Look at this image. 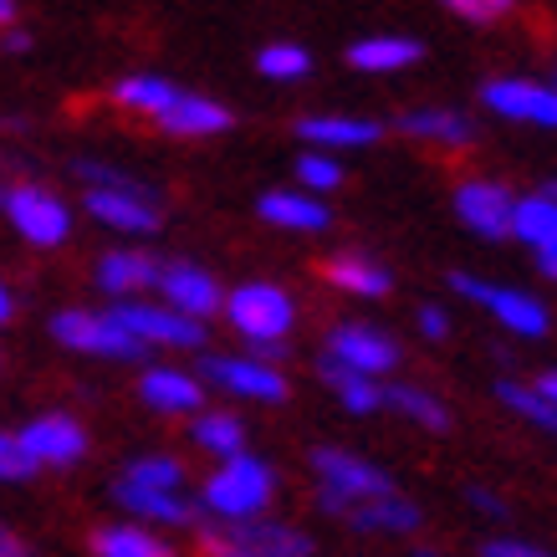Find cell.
Returning a JSON list of instances; mask_svg holds the SVG:
<instances>
[{
    "label": "cell",
    "mask_w": 557,
    "mask_h": 557,
    "mask_svg": "<svg viewBox=\"0 0 557 557\" xmlns=\"http://www.w3.org/2000/svg\"><path fill=\"white\" fill-rule=\"evenodd\" d=\"M256 72L271 83H302L312 72V51L297 47V41H271V47L256 51Z\"/></svg>",
    "instance_id": "33"
},
{
    "label": "cell",
    "mask_w": 557,
    "mask_h": 557,
    "mask_svg": "<svg viewBox=\"0 0 557 557\" xmlns=\"http://www.w3.org/2000/svg\"><path fill=\"white\" fill-rule=\"evenodd\" d=\"M113 318L144 348H205V322H189L164 302H113Z\"/></svg>",
    "instance_id": "12"
},
{
    "label": "cell",
    "mask_w": 557,
    "mask_h": 557,
    "mask_svg": "<svg viewBox=\"0 0 557 557\" xmlns=\"http://www.w3.org/2000/svg\"><path fill=\"white\" fill-rule=\"evenodd\" d=\"M16 440H21V450L32 456L36 471H72V466L92 450V440H87L83 420H77V414H62V409L26 420L16 430Z\"/></svg>",
    "instance_id": "8"
},
{
    "label": "cell",
    "mask_w": 557,
    "mask_h": 557,
    "mask_svg": "<svg viewBox=\"0 0 557 557\" xmlns=\"http://www.w3.org/2000/svg\"><path fill=\"white\" fill-rule=\"evenodd\" d=\"M195 445H200L205 456L215 460H236L246 456V424L236 420V414H225V409H205V414H195Z\"/></svg>",
    "instance_id": "29"
},
{
    "label": "cell",
    "mask_w": 557,
    "mask_h": 557,
    "mask_svg": "<svg viewBox=\"0 0 557 557\" xmlns=\"http://www.w3.org/2000/svg\"><path fill=\"white\" fill-rule=\"evenodd\" d=\"M200 379L225 388V394H236V399H256V405H282L292 394L287 379L271 369V363H261V358H236V354H205Z\"/></svg>",
    "instance_id": "10"
},
{
    "label": "cell",
    "mask_w": 557,
    "mask_h": 557,
    "mask_svg": "<svg viewBox=\"0 0 557 557\" xmlns=\"http://www.w3.org/2000/svg\"><path fill=\"white\" fill-rule=\"evenodd\" d=\"M113 486H128V491H185V466L174 456H138L123 466V475Z\"/></svg>",
    "instance_id": "31"
},
{
    "label": "cell",
    "mask_w": 557,
    "mask_h": 557,
    "mask_svg": "<svg viewBox=\"0 0 557 557\" xmlns=\"http://www.w3.org/2000/svg\"><path fill=\"white\" fill-rule=\"evenodd\" d=\"M511 236L522 240V246H532L537 267L557 282V200H547L542 189L537 195H522L517 210H511Z\"/></svg>",
    "instance_id": "17"
},
{
    "label": "cell",
    "mask_w": 557,
    "mask_h": 557,
    "mask_svg": "<svg viewBox=\"0 0 557 557\" xmlns=\"http://www.w3.org/2000/svg\"><path fill=\"white\" fill-rule=\"evenodd\" d=\"M51 338L62 343V348H72V354H92V358H119V363H128V358H144L149 348L123 327L119 318H113V307L108 312H92V307H62V312H51Z\"/></svg>",
    "instance_id": "4"
},
{
    "label": "cell",
    "mask_w": 557,
    "mask_h": 557,
    "mask_svg": "<svg viewBox=\"0 0 557 557\" xmlns=\"http://www.w3.org/2000/svg\"><path fill=\"white\" fill-rule=\"evenodd\" d=\"M0 215L11 220V231H16L26 246H36V251H57V246H67V236H72L67 200H62V195H51L47 185H32V180L5 185V205H0Z\"/></svg>",
    "instance_id": "5"
},
{
    "label": "cell",
    "mask_w": 557,
    "mask_h": 557,
    "mask_svg": "<svg viewBox=\"0 0 557 557\" xmlns=\"http://www.w3.org/2000/svg\"><path fill=\"white\" fill-rule=\"evenodd\" d=\"M466 502H471V507H481L486 517H502V511H507V507H502V496H496V491H481V486L466 491Z\"/></svg>",
    "instance_id": "42"
},
{
    "label": "cell",
    "mask_w": 557,
    "mask_h": 557,
    "mask_svg": "<svg viewBox=\"0 0 557 557\" xmlns=\"http://www.w3.org/2000/svg\"><path fill=\"white\" fill-rule=\"evenodd\" d=\"M271 496H276V471L246 450L236 460H220V471L200 486V507L215 522H261Z\"/></svg>",
    "instance_id": "2"
},
{
    "label": "cell",
    "mask_w": 557,
    "mask_h": 557,
    "mask_svg": "<svg viewBox=\"0 0 557 557\" xmlns=\"http://www.w3.org/2000/svg\"><path fill=\"white\" fill-rule=\"evenodd\" d=\"M138 399L159 414H205V384L185 369H144Z\"/></svg>",
    "instance_id": "18"
},
{
    "label": "cell",
    "mask_w": 557,
    "mask_h": 557,
    "mask_svg": "<svg viewBox=\"0 0 557 557\" xmlns=\"http://www.w3.org/2000/svg\"><path fill=\"white\" fill-rule=\"evenodd\" d=\"M318 373H322V384L338 394V405L348 409V414H373V409L384 405V388L373 384V379H363V373H348V369H338V363H327V358L318 363Z\"/></svg>",
    "instance_id": "30"
},
{
    "label": "cell",
    "mask_w": 557,
    "mask_h": 557,
    "mask_svg": "<svg viewBox=\"0 0 557 557\" xmlns=\"http://www.w3.org/2000/svg\"><path fill=\"white\" fill-rule=\"evenodd\" d=\"M185 87H174L170 77H159V72H128L113 83V102L128 108V113H144V119H159V113H170V102L180 98Z\"/></svg>",
    "instance_id": "28"
},
{
    "label": "cell",
    "mask_w": 557,
    "mask_h": 557,
    "mask_svg": "<svg viewBox=\"0 0 557 557\" xmlns=\"http://www.w3.org/2000/svg\"><path fill=\"white\" fill-rule=\"evenodd\" d=\"M384 405H394L399 414H409L420 430H435V435L450 424V409L440 405L435 394H424V388H414V384H388L384 388Z\"/></svg>",
    "instance_id": "32"
},
{
    "label": "cell",
    "mask_w": 557,
    "mask_h": 557,
    "mask_svg": "<svg viewBox=\"0 0 557 557\" xmlns=\"http://www.w3.org/2000/svg\"><path fill=\"white\" fill-rule=\"evenodd\" d=\"M553 92H557V83H553Z\"/></svg>",
    "instance_id": "48"
},
{
    "label": "cell",
    "mask_w": 557,
    "mask_h": 557,
    "mask_svg": "<svg viewBox=\"0 0 557 557\" xmlns=\"http://www.w3.org/2000/svg\"><path fill=\"white\" fill-rule=\"evenodd\" d=\"M343 522H354L358 532H420L424 511L409 502V496H379V502H358V507L343 511Z\"/></svg>",
    "instance_id": "27"
},
{
    "label": "cell",
    "mask_w": 557,
    "mask_h": 557,
    "mask_svg": "<svg viewBox=\"0 0 557 557\" xmlns=\"http://www.w3.org/2000/svg\"><path fill=\"white\" fill-rule=\"evenodd\" d=\"M220 312L231 318V327H236L240 338L251 343V358L271 363V358L287 354V333H292V322H297V307H292V297L282 287L246 282V287H236L225 297Z\"/></svg>",
    "instance_id": "1"
},
{
    "label": "cell",
    "mask_w": 557,
    "mask_h": 557,
    "mask_svg": "<svg viewBox=\"0 0 557 557\" xmlns=\"http://www.w3.org/2000/svg\"><path fill=\"white\" fill-rule=\"evenodd\" d=\"M542 195H547V200H557V180H547V189H542Z\"/></svg>",
    "instance_id": "46"
},
{
    "label": "cell",
    "mask_w": 557,
    "mask_h": 557,
    "mask_svg": "<svg viewBox=\"0 0 557 557\" xmlns=\"http://www.w3.org/2000/svg\"><path fill=\"white\" fill-rule=\"evenodd\" d=\"M11 318H16V292H11L5 282H0V327H5Z\"/></svg>",
    "instance_id": "43"
},
{
    "label": "cell",
    "mask_w": 557,
    "mask_h": 557,
    "mask_svg": "<svg viewBox=\"0 0 557 557\" xmlns=\"http://www.w3.org/2000/svg\"><path fill=\"white\" fill-rule=\"evenodd\" d=\"M481 557H557L547 553V547H537V542H511V537H496L481 547Z\"/></svg>",
    "instance_id": "38"
},
{
    "label": "cell",
    "mask_w": 557,
    "mask_h": 557,
    "mask_svg": "<svg viewBox=\"0 0 557 557\" xmlns=\"http://www.w3.org/2000/svg\"><path fill=\"white\" fill-rule=\"evenodd\" d=\"M312 471H318L322 491H318V507L343 517L358 502H379V496H394V481H388L379 466H369L354 450H338V445H318L312 450Z\"/></svg>",
    "instance_id": "3"
},
{
    "label": "cell",
    "mask_w": 557,
    "mask_h": 557,
    "mask_svg": "<svg viewBox=\"0 0 557 557\" xmlns=\"http://www.w3.org/2000/svg\"><path fill=\"white\" fill-rule=\"evenodd\" d=\"M153 128L170 138H215V134H225V128H236V113H231L225 102L205 98V92H180V98L170 102V113L153 119Z\"/></svg>",
    "instance_id": "16"
},
{
    "label": "cell",
    "mask_w": 557,
    "mask_h": 557,
    "mask_svg": "<svg viewBox=\"0 0 557 557\" xmlns=\"http://www.w3.org/2000/svg\"><path fill=\"white\" fill-rule=\"evenodd\" d=\"M322 276L338 292H348V297H363V302H379V297H388V287H394V276H388L379 261H369V256H327V261H322Z\"/></svg>",
    "instance_id": "24"
},
{
    "label": "cell",
    "mask_w": 557,
    "mask_h": 557,
    "mask_svg": "<svg viewBox=\"0 0 557 557\" xmlns=\"http://www.w3.org/2000/svg\"><path fill=\"white\" fill-rule=\"evenodd\" d=\"M83 210L108 231H128V236H153L159 231V200L138 185L134 174L123 185L83 189Z\"/></svg>",
    "instance_id": "9"
},
{
    "label": "cell",
    "mask_w": 557,
    "mask_h": 557,
    "mask_svg": "<svg viewBox=\"0 0 557 557\" xmlns=\"http://www.w3.org/2000/svg\"><path fill=\"white\" fill-rule=\"evenodd\" d=\"M511 5L507 0H450V16L460 21H496V16H507Z\"/></svg>",
    "instance_id": "37"
},
{
    "label": "cell",
    "mask_w": 557,
    "mask_h": 557,
    "mask_svg": "<svg viewBox=\"0 0 557 557\" xmlns=\"http://www.w3.org/2000/svg\"><path fill=\"white\" fill-rule=\"evenodd\" d=\"M92 557H174V547L159 532L138 522H102L92 527V537H87Z\"/></svg>",
    "instance_id": "23"
},
{
    "label": "cell",
    "mask_w": 557,
    "mask_h": 557,
    "mask_svg": "<svg viewBox=\"0 0 557 557\" xmlns=\"http://www.w3.org/2000/svg\"><path fill=\"white\" fill-rule=\"evenodd\" d=\"M511 210H517V195L502 180H466L456 189V215L466 220V231L486 240L511 236Z\"/></svg>",
    "instance_id": "15"
},
{
    "label": "cell",
    "mask_w": 557,
    "mask_h": 557,
    "mask_svg": "<svg viewBox=\"0 0 557 557\" xmlns=\"http://www.w3.org/2000/svg\"><path fill=\"white\" fill-rule=\"evenodd\" d=\"M414 557H440V553H414Z\"/></svg>",
    "instance_id": "47"
},
{
    "label": "cell",
    "mask_w": 557,
    "mask_h": 557,
    "mask_svg": "<svg viewBox=\"0 0 557 557\" xmlns=\"http://www.w3.org/2000/svg\"><path fill=\"white\" fill-rule=\"evenodd\" d=\"M420 333H424V338H430V343H435V338H445V333H450V318H445L440 307H424V312H420Z\"/></svg>",
    "instance_id": "41"
},
{
    "label": "cell",
    "mask_w": 557,
    "mask_h": 557,
    "mask_svg": "<svg viewBox=\"0 0 557 557\" xmlns=\"http://www.w3.org/2000/svg\"><path fill=\"white\" fill-rule=\"evenodd\" d=\"M424 57V47L414 36H363L348 47V67L354 72H399V67H414Z\"/></svg>",
    "instance_id": "26"
},
{
    "label": "cell",
    "mask_w": 557,
    "mask_h": 557,
    "mask_svg": "<svg viewBox=\"0 0 557 557\" xmlns=\"http://www.w3.org/2000/svg\"><path fill=\"white\" fill-rule=\"evenodd\" d=\"M297 180L307 185V195H322V189H338L343 185V164L333 159V153L307 149L302 159H297Z\"/></svg>",
    "instance_id": "35"
},
{
    "label": "cell",
    "mask_w": 557,
    "mask_h": 557,
    "mask_svg": "<svg viewBox=\"0 0 557 557\" xmlns=\"http://www.w3.org/2000/svg\"><path fill=\"white\" fill-rule=\"evenodd\" d=\"M256 215L267 225H282V231H327L333 225L327 205L318 195H307V189H267L256 200Z\"/></svg>",
    "instance_id": "21"
},
{
    "label": "cell",
    "mask_w": 557,
    "mask_h": 557,
    "mask_svg": "<svg viewBox=\"0 0 557 557\" xmlns=\"http://www.w3.org/2000/svg\"><path fill=\"white\" fill-rule=\"evenodd\" d=\"M36 466L32 456L21 450V440L16 430H0V486H11V481H32Z\"/></svg>",
    "instance_id": "36"
},
{
    "label": "cell",
    "mask_w": 557,
    "mask_h": 557,
    "mask_svg": "<svg viewBox=\"0 0 557 557\" xmlns=\"http://www.w3.org/2000/svg\"><path fill=\"white\" fill-rule=\"evenodd\" d=\"M0 557H36V553H32V542L21 537L16 527L0 522Z\"/></svg>",
    "instance_id": "40"
},
{
    "label": "cell",
    "mask_w": 557,
    "mask_h": 557,
    "mask_svg": "<svg viewBox=\"0 0 557 557\" xmlns=\"http://www.w3.org/2000/svg\"><path fill=\"white\" fill-rule=\"evenodd\" d=\"M98 287L119 302H134V297L159 287V261L144 251H108L98 261Z\"/></svg>",
    "instance_id": "20"
},
{
    "label": "cell",
    "mask_w": 557,
    "mask_h": 557,
    "mask_svg": "<svg viewBox=\"0 0 557 557\" xmlns=\"http://www.w3.org/2000/svg\"><path fill=\"white\" fill-rule=\"evenodd\" d=\"M32 47H36V36L26 32V26H5V32H0V57H26Z\"/></svg>",
    "instance_id": "39"
},
{
    "label": "cell",
    "mask_w": 557,
    "mask_h": 557,
    "mask_svg": "<svg viewBox=\"0 0 557 557\" xmlns=\"http://www.w3.org/2000/svg\"><path fill=\"white\" fill-rule=\"evenodd\" d=\"M200 547L205 557H312V537L287 522H210Z\"/></svg>",
    "instance_id": "6"
},
{
    "label": "cell",
    "mask_w": 557,
    "mask_h": 557,
    "mask_svg": "<svg viewBox=\"0 0 557 557\" xmlns=\"http://www.w3.org/2000/svg\"><path fill=\"white\" fill-rule=\"evenodd\" d=\"M399 134L405 138H420V144H445V149H466L475 138L471 119L456 113V108H414L399 119Z\"/></svg>",
    "instance_id": "25"
},
{
    "label": "cell",
    "mask_w": 557,
    "mask_h": 557,
    "mask_svg": "<svg viewBox=\"0 0 557 557\" xmlns=\"http://www.w3.org/2000/svg\"><path fill=\"white\" fill-rule=\"evenodd\" d=\"M5 26H16V5H11V0H0V32H5Z\"/></svg>",
    "instance_id": "45"
},
{
    "label": "cell",
    "mask_w": 557,
    "mask_h": 557,
    "mask_svg": "<svg viewBox=\"0 0 557 557\" xmlns=\"http://www.w3.org/2000/svg\"><path fill=\"white\" fill-rule=\"evenodd\" d=\"M481 102L511 123L557 128V92L547 83H532V77H491V83L481 87Z\"/></svg>",
    "instance_id": "14"
},
{
    "label": "cell",
    "mask_w": 557,
    "mask_h": 557,
    "mask_svg": "<svg viewBox=\"0 0 557 557\" xmlns=\"http://www.w3.org/2000/svg\"><path fill=\"white\" fill-rule=\"evenodd\" d=\"M327 363H338L348 373H363V379H379L399 363V348L379 333V327H363V322H338L327 333Z\"/></svg>",
    "instance_id": "13"
},
{
    "label": "cell",
    "mask_w": 557,
    "mask_h": 557,
    "mask_svg": "<svg viewBox=\"0 0 557 557\" xmlns=\"http://www.w3.org/2000/svg\"><path fill=\"white\" fill-rule=\"evenodd\" d=\"M450 287H456L466 302H481L491 318L502 322V327H511L517 338H547V327H553L547 307H542L537 297L517 292V287H496V282L471 276V271H450Z\"/></svg>",
    "instance_id": "7"
},
{
    "label": "cell",
    "mask_w": 557,
    "mask_h": 557,
    "mask_svg": "<svg viewBox=\"0 0 557 557\" xmlns=\"http://www.w3.org/2000/svg\"><path fill=\"white\" fill-rule=\"evenodd\" d=\"M159 297H164V307L170 312H180V318L189 322H205L215 318L220 307H225V292H220V282L210 276L205 267H195V261H159Z\"/></svg>",
    "instance_id": "11"
},
{
    "label": "cell",
    "mask_w": 557,
    "mask_h": 557,
    "mask_svg": "<svg viewBox=\"0 0 557 557\" xmlns=\"http://www.w3.org/2000/svg\"><path fill=\"white\" fill-rule=\"evenodd\" d=\"M532 388H537L542 399H547V405L557 409V369H553V373H542V379H537V384H532Z\"/></svg>",
    "instance_id": "44"
},
{
    "label": "cell",
    "mask_w": 557,
    "mask_h": 557,
    "mask_svg": "<svg viewBox=\"0 0 557 557\" xmlns=\"http://www.w3.org/2000/svg\"><path fill=\"white\" fill-rule=\"evenodd\" d=\"M297 138H307L318 153H327V149H369V144L384 138V123L348 119V113H307V119H297Z\"/></svg>",
    "instance_id": "19"
},
{
    "label": "cell",
    "mask_w": 557,
    "mask_h": 557,
    "mask_svg": "<svg viewBox=\"0 0 557 557\" xmlns=\"http://www.w3.org/2000/svg\"><path fill=\"white\" fill-rule=\"evenodd\" d=\"M113 502H119L138 527L144 522H159V527H195L200 522V507H189L185 491H128V486H113Z\"/></svg>",
    "instance_id": "22"
},
{
    "label": "cell",
    "mask_w": 557,
    "mask_h": 557,
    "mask_svg": "<svg viewBox=\"0 0 557 557\" xmlns=\"http://www.w3.org/2000/svg\"><path fill=\"white\" fill-rule=\"evenodd\" d=\"M496 399H502L507 409H517L527 424H537V430H553V435H557V409L542 399L537 388L517 384V379H502V384H496Z\"/></svg>",
    "instance_id": "34"
}]
</instances>
